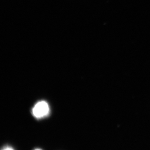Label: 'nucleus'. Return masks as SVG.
<instances>
[{"label": "nucleus", "instance_id": "nucleus-1", "mask_svg": "<svg viewBox=\"0 0 150 150\" xmlns=\"http://www.w3.org/2000/svg\"><path fill=\"white\" fill-rule=\"evenodd\" d=\"M49 110L48 103L42 101L35 105L33 109V113L36 118H42L48 114Z\"/></svg>", "mask_w": 150, "mask_h": 150}]
</instances>
